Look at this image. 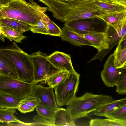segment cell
<instances>
[{
	"label": "cell",
	"mask_w": 126,
	"mask_h": 126,
	"mask_svg": "<svg viewBox=\"0 0 126 126\" xmlns=\"http://www.w3.org/2000/svg\"><path fill=\"white\" fill-rule=\"evenodd\" d=\"M47 56L46 53L40 51L29 55L33 66V82L36 84L39 82L42 84L46 83L48 77L60 70L47 60Z\"/></svg>",
	"instance_id": "8992f818"
},
{
	"label": "cell",
	"mask_w": 126,
	"mask_h": 126,
	"mask_svg": "<svg viewBox=\"0 0 126 126\" xmlns=\"http://www.w3.org/2000/svg\"><path fill=\"white\" fill-rule=\"evenodd\" d=\"M103 15L116 12L126 11V7L110 0H92Z\"/></svg>",
	"instance_id": "e0dca14e"
},
{
	"label": "cell",
	"mask_w": 126,
	"mask_h": 126,
	"mask_svg": "<svg viewBox=\"0 0 126 126\" xmlns=\"http://www.w3.org/2000/svg\"><path fill=\"white\" fill-rule=\"evenodd\" d=\"M103 14L92 1L85 0L77 2L64 17V22L87 18L100 17Z\"/></svg>",
	"instance_id": "ba28073f"
},
{
	"label": "cell",
	"mask_w": 126,
	"mask_h": 126,
	"mask_svg": "<svg viewBox=\"0 0 126 126\" xmlns=\"http://www.w3.org/2000/svg\"><path fill=\"white\" fill-rule=\"evenodd\" d=\"M90 126H126V123L108 118L91 119L89 122Z\"/></svg>",
	"instance_id": "4316f807"
},
{
	"label": "cell",
	"mask_w": 126,
	"mask_h": 126,
	"mask_svg": "<svg viewBox=\"0 0 126 126\" xmlns=\"http://www.w3.org/2000/svg\"><path fill=\"white\" fill-rule=\"evenodd\" d=\"M2 27H1L0 24V37L1 39V40L3 42L4 41V36L2 34Z\"/></svg>",
	"instance_id": "74e56055"
},
{
	"label": "cell",
	"mask_w": 126,
	"mask_h": 126,
	"mask_svg": "<svg viewBox=\"0 0 126 126\" xmlns=\"http://www.w3.org/2000/svg\"><path fill=\"white\" fill-rule=\"evenodd\" d=\"M11 0H0V6L4 5L9 2Z\"/></svg>",
	"instance_id": "8d00e7d4"
},
{
	"label": "cell",
	"mask_w": 126,
	"mask_h": 126,
	"mask_svg": "<svg viewBox=\"0 0 126 126\" xmlns=\"http://www.w3.org/2000/svg\"><path fill=\"white\" fill-rule=\"evenodd\" d=\"M80 75L77 72L70 73L63 81L54 88L57 105H66L76 96L79 82Z\"/></svg>",
	"instance_id": "5b68a950"
},
{
	"label": "cell",
	"mask_w": 126,
	"mask_h": 126,
	"mask_svg": "<svg viewBox=\"0 0 126 126\" xmlns=\"http://www.w3.org/2000/svg\"><path fill=\"white\" fill-rule=\"evenodd\" d=\"M70 73L66 71L58 70L47 78L46 83L49 87L54 88L64 80Z\"/></svg>",
	"instance_id": "7402d4cb"
},
{
	"label": "cell",
	"mask_w": 126,
	"mask_h": 126,
	"mask_svg": "<svg viewBox=\"0 0 126 126\" xmlns=\"http://www.w3.org/2000/svg\"><path fill=\"white\" fill-rule=\"evenodd\" d=\"M30 126H52V121L36 115L34 117L33 122L30 123Z\"/></svg>",
	"instance_id": "d6a6232c"
},
{
	"label": "cell",
	"mask_w": 126,
	"mask_h": 126,
	"mask_svg": "<svg viewBox=\"0 0 126 126\" xmlns=\"http://www.w3.org/2000/svg\"><path fill=\"white\" fill-rule=\"evenodd\" d=\"M107 118L126 123V104L105 116Z\"/></svg>",
	"instance_id": "f1b7e54d"
},
{
	"label": "cell",
	"mask_w": 126,
	"mask_h": 126,
	"mask_svg": "<svg viewBox=\"0 0 126 126\" xmlns=\"http://www.w3.org/2000/svg\"><path fill=\"white\" fill-rule=\"evenodd\" d=\"M64 25L79 34L91 33L107 32L109 27L100 17L83 19L65 22Z\"/></svg>",
	"instance_id": "52a82bcc"
},
{
	"label": "cell",
	"mask_w": 126,
	"mask_h": 126,
	"mask_svg": "<svg viewBox=\"0 0 126 126\" xmlns=\"http://www.w3.org/2000/svg\"><path fill=\"white\" fill-rule=\"evenodd\" d=\"M22 102L35 108L41 102L40 99L31 95L27 96L20 100Z\"/></svg>",
	"instance_id": "836d02e7"
},
{
	"label": "cell",
	"mask_w": 126,
	"mask_h": 126,
	"mask_svg": "<svg viewBox=\"0 0 126 126\" xmlns=\"http://www.w3.org/2000/svg\"><path fill=\"white\" fill-rule=\"evenodd\" d=\"M113 100L110 95L95 94L85 92L82 96H76L66 104V109L73 120L86 116L88 114L97 110L104 104Z\"/></svg>",
	"instance_id": "7a4b0ae2"
},
{
	"label": "cell",
	"mask_w": 126,
	"mask_h": 126,
	"mask_svg": "<svg viewBox=\"0 0 126 126\" xmlns=\"http://www.w3.org/2000/svg\"><path fill=\"white\" fill-rule=\"evenodd\" d=\"M0 39L1 40V38L0 37Z\"/></svg>",
	"instance_id": "f35d334b"
},
{
	"label": "cell",
	"mask_w": 126,
	"mask_h": 126,
	"mask_svg": "<svg viewBox=\"0 0 126 126\" xmlns=\"http://www.w3.org/2000/svg\"><path fill=\"white\" fill-rule=\"evenodd\" d=\"M16 109H8L0 108V123L16 122L21 124L22 126H28V123L18 119L15 114L16 112Z\"/></svg>",
	"instance_id": "ffe728a7"
},
{
	"label": "cell",
	"mask_w": 126,
	"mask_h": 126,
	"mask_svg": "<svg viewBox=\"0 0 126 126\" xmlns=\"http://www.w3.org/2000/svg\"><path fill=\"white\" fill-rule=\"evenodd\" d=\"M52 126H75V121L66 110L59 108L55 111Z\"/></svg>",
	"instance_id": "2e32d148"
},
{
	"label": "cell",
	"mask_w": 126,
	"mask_h": 126,
	"mask_svg": "<svg viewBox=\"0 0 126 126\" xmlns=\"http://www.w3.org/2000/svg\"><path fill=\"white\" fill-rule=\"evenodd\" d=\"M11 0L0 6V18H9L31 25L36 24L46 14L47 7L40 6L33 0Z\"/></svg>",
	"instance_id": "6da1fadb"
},
{
	"label": "cell",
	"mask_w": 126,
	"mask_h": 126,
	"mask_svg": "<svg viewBox=\"0 0 126 126\" xmlns=\"http://www.w3.org/2000/svg\"><path fill=\"white\" fill-rule=\"evenodd\" d=\"M2 34L4 37L11 41L21 43L26 37L23 35V32L7 27L2 28Z\"/></svg>",
	"instance_id": "603a6c76"
},
{
	"label": "cell",
	"mask_w": 126,
	"mask_h": 126,
	"mask_svg": "<svg viewBox=\"0 0 126 126\" xmlns=\"http://www.w3.org/2000/svg\"><path fill=\"white\" fill-rule=\"evenodd\" d=\"M103 67L101 73L102 80L107 87H113L115 86L124 67L117 69L115 68L114 65L113 53L108 57L103 65Z\"/></svg>",
	"instance_id": "30bf717a"
},
{
	"label": "cell",
	"mask_w": 126,
	"mask_h": 126,
	"mask_svg": "<svg viewBox=\"0 0 126 126\" xmlns=\"http://www.w3.org/2000/svg\"><path fill=\"white\" fill-rule=\"evenodd\" d=\"M126 17V11L116 12L104 14L100 18L109 25L115 24Z\"/></svg>",
	"instance_id": "484cf974"
},
{
	"label": "cell",
	"mask_w": 126,
	"mask_h": 126,
	"mask_svg": "<svg viewBox=\"0 0 126 126\" xmlns=\"http://www.w3.org/2000/svg\"><path fill=\"white\" fill-rule=\"evenodd\" d=\"M126 104V98L117 100H112L101 106L94 111L93 115L105 116L115 109Z\"/></svg>",
	"instance_id": "ac0fdd59"
},
{
	"label": "cell",
	"mask_w": 126,
	"mask_h": 126,
	"mask_svg": "<svg viewBox=\"0 0 126 126\" xmlns=\"http://www.w3.org/2000/svg\"><path fill=\"white\" fill-rule=\"evenodd\" d=\"M47 6L57 20L64 22V19L77 2L85 0H38Z\"/></svg>",
	"instance_id": "9c48e42d"
},
{
	"label": "cell",
	"mask_w": 126,
	"mask_h": 126,
	"mask_svg": "<svg viewBox=\"0 0 126 126\" xmlns=\"http://www.w3.org/2000/svg\"><path fill=\"white\" fill-rule=\"evenodd\" d=\"M47 59L56 68L70 73L77 72L74 69L70 55L56 51L47 56Z\"/></svg>",
	"instance_id": "7c38bea8"
},
{
	"label": "cell",
	"mask_w": 126,
	"mask_h": 126,
	"mask_svg": "<svg viewBox=\"0 0 126 126\" xmlns=\"http://www.w3.org/2000/svg\"><path fill=\"white\" fill-rule=\"evenodd\" d=\"M31 95L37 97L40 100L41 103L55 111L59 108L52 88L37 84L34 85Z\"/></svg>",
	"instance_id": "8fae6325"
},
{
	"label": "cell",
	"mask_w": 126,
	"mask_h": 126,
	"mask_svg": "<svg viewBox=\"0 0 126 126\" xmlns=\"http://www.w3.org/2000/svg\"><path fill=\"white\" fill-rule=\"evenodd\" d=\"M36 84L34 82H25L8 75L0 73V94L10 95L19 101L31 95Z\"/></svg>",
	"instance_id": "277c9868"
},
{
	"label": "cell",
	"mask_w": 126,
	"mask_h": 126,
	"mask_svg": "<svg viewBox=\"0 0 126 126\" xmlns=\"http://www.w3.org/2000/svg\"><path fill=\"white\" fill-rule=\"evenodd\" d=\"M115 3H117L126 7V0H110Z\"/></svg>",
	"instance_id": "d590c367"
},
{
	"label": "cell",
	"mask_w": 126,
	"mask_h": 126,
	"mask_svg": "<svg viewBox=\"0 0 126 126\" xmlns=\"http://www.w3.org/2000/svg\"><path fill=\"white\" fill-rule=\"evenodd\" d=\"M1 27H7L23 33L30 30L31 25L18 20L9 18H0Z\"/></svg>",
	"instance_id": "d6986e66"
},
{
	"label": "cell",
	"mask_w": 126,
	"mask_h": 126,
	"mask_svg": "<svg viewBox=\"0 0 126 126\" xmlns=\"http://www.w3.org/2000/svg\"><path fill=\"white\" fill-rule=\"evenodd\" d=\"M30 30L34 33L48 35L46 26L41 20L38 21L36 24L31 25Z\"/></svg>",
	"instance_id": "1f68e13d"
},
{
	"label": "cell",
	"mask_w": 126,
	"mask_h": 126,
	"mask_svg": "<svg viewBox=\"0 0 126 126\" xmlns=\"http://www.w3.org/2000/svg\"><path fill=\"white\" fill-rule=\"evenodd\" d=\"M41 20L46 26L48 35L60 37L62 34L61 29L50 19L47 15L45 14Z\"/></svg>",
	"instance_id": "d4e9b609"
},
{
	"label": "cell",
	"mask_w": 126,
	"mask_h": 126,
	"mask_svg": "<svg viewBox=\"0 0 126 126\" xmlns=\"http://www.w3.org/2000/svg\"><path fill=\"white\" fill-rule=\"evenodd\" d=\"M87 40L96 49L98 52L110 49L109 46V39L107 32L91 33L85 34H77Z\"/></svg>",
	"instance_id": "5bb4252c"
},
{
	"label": "cell",
	"mask_w": 126,
	"mask_h": 126,
	"mask_svg": "<svg viewBox=\"0 0 126 126\" xmlns=\"http://www.w3.org/2000/svg\"><path fill=\"white\" fill-rule=\"evenodd\" d=\"M0 73L6 74L18 79L14 65L8 59L0 53Z\"/></svg>",
	"instance_id": "44dd1931"
},
{
	"label": "cell",
	"mask_w": 126,
	"mask_h": 126,
	"mask_svg": "<svg viewBox=\"0 0 126 126\" xmlns=\"http://www.w3.org/2000/svg\"><path fill=\"white\" fill-rule=\"evenodd\" d=\"M0 53L13 63L18 79L26 82H33V66L29 55L21 49L16 42H13L9 46L0 48Z\"/></svg>",
	"instance_id": "3957f363"
},
{
	"label": "cell",
	"mask_w": 126,
	"mask_h": 126,
	"mask_svg": "<svg viewBox=\"0 0 126 126\" xmlns=\"http://www.w3.org/2000/svg\"><path fill=\"white\" fill-rule=\"evenodd\" d=\"M109 36L110 48L126 39V17L119 22L110 25L107 32Z\"/></svg>",
	"instance_id": "4fadbf2b"
},
{
	"label": "cell",
	"mask_w": 126,
	"mask_h": 126,
	"mask_svg": "<svg viewBox=\"0 0 126 126\" xmlns=\"http://www.w3.org/2000/svg\"><path fill=\"white\" fill-rule=\"evenodd\" d=\"M19 102L10 95L0 94V108L17 109Z\"/></svg>",
	"instance_id": "83f0119b"
},
{
	"label": "cell",
	"mask_w": 126,
	"mask_h": 126,
	"mask_svg": "<svg viewBox=\"0 0 126 126\" xmlns=\"http://www.w3.org/2000/svg\"><path fill=\"white\" fill-rule=\"evenodd\" d=\"M115 86H116V92L118 94H126V67L123 68L120 78Z\"/></svg>",
	"instance_id": "4dcf8cb0"
},
{
	"label": "cell",
	"mask_w": 126,
	"mask_h": 126,
	"mask_svg": "<svg viewBox=\"0 0 126 126\" xmlns=\"http://www.w3.org/2000/svg\"><path fill=\"white\" fill-rule=\"evenodd\" d=\"M35 109L40 117L52 121L53 120L55 111L52 109L40 103Z\"/></svg>",
	"instance_id": "f546056e"
},
{
	"label": "cell",
	"mask_w": 126,
	"mask_h": 126,
	"mask_svg": "<svg viewBox=\"0 0 126 126\" xmlns=\"http://www.w3.org/2000/svg\"><path fill=\"white\" fill-rule=\"evenodd\" d=\"M61 30L62 34L60 37L63 41L79 47L83 46L93 47L92 44L87 40L71 31L65 26L62 27Z\"/></svg>",
	"instance_id": "9a60e30c"
},
{
	"label": "cell",
	"mask_w": 126,
	"mask_h": 126,
	"mask_svg": "<svg viewBox=\"0 0 126 126\" xmlns=\"http://www.w3.org/2000/svg\"><path fill=\"white\" fill-rule=\"evenodd\" d=\"M35 109V108L22 102L20 100L17 109L21 113H24L33 111Z\"/></svg>",
	"instance_id": "e575fe53"
},
{
	"label": "cell",
	"mask_w": 126,
	"mask_h": 126,
	"mask_svg": "<svg viewBox=\"0 0 126 126\" xmlns=\"http://www.w3.org/2000/svg\"><path fill=\"white\" fill-rule=\"evenodd\" d=\"M114 65L116 69L126 66V48H122L118 46L114 53Z\"/></svg>",
	"instance_id": "cb8c5ba5"
},
{
	"label": "cell",
	"mask_w": 126,
	"mask_h": 126,
	"mask_svg": "<svg viewBox=\"0 0 126 126\" xmlns=\"http://www.w3.org/2000/svg\"></svg>",
	"instance_id": "ab89813d"
}]
</instances>
